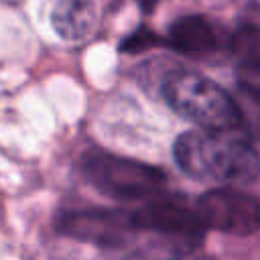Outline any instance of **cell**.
<instances>
[{"label": "cell", "mask_w": 260, "mask_h": 260, "mask_svg": "<svg viewBox=\"0 0 260 260\" xmlns=\"http://www.w3.org/2000/svg\"><path fill=\"white\" fill-rule=\"evenodd\" d=\"M236 104L240 110L242 130L260 140V102L240 91V100H236Z\"/></svg>", "instance_id": "10"}, {"label": "cell", "mask_w": 260, "mask_h": 260, "mask_svg": "<svg viewBox=\"0 0 260 260\" xmlns=\"http://www.w3.org/2000/svg\"><path fill=\"white\" fill-rule=\"evenodd\" d=\"M193 205L205 230L230 236H252L260 232V201L240 189H209Z\"/></svg>", "instance_id": "5"}, {"label": "cell", "mask_w": 260, "mask_h": 260, "mask_svg": "<svg viewBox=\"0 0 260 260\" xmlns=\"http://www.w3.org/2000/svg\"><path fill=\"white\" fill-rule=\"evenodd\" d=\"M165 102L183 118L207 130H242L240 110L221 85L209 77L175 69L162 77Z\"/></svg>", "instance_id": "2"}, {"label": "cell", "mask_w": 260, "mask_h": 260, "mask_svg": "<svg viewBox=\"0 0 260 260\" xmlns=\"http://www.w3.org/2000/svg\"><path fill=\"white\" fill-rule=\"evenodd\" d=\"M236 77L240 91L260 102V63H240Z\"/></svg>", "instance_id": "11"}, {"label": "cell", "mask_w": 260, "mask_h": 260, "mask_svg": "<svg viewBox=\"0 0 260 260\" xmlns=\"http://www.w3.org/2000/svg\"><path fill=\"white\" fill-rule=\"evenodd\" d=\"M230 47L240 63H260V8L242 16L240 26L230 37Z\"/></svg>", "instance_id": "9"}, {"label": "cell", "mask_w": 260, "mask_h": 260, "mask_svg": "<svg viewBox=\"0 0 260 260\" xmlns=\"http://www.w3.org/2000/svg\"><path fill=\"white\" fill-rule=\"evenodd\" d=\"M179 169L205 183L244 185L260 173V156L244 130H189L175 140Z\"/></svg>", "instance_id": "1"}, {"label": "cell", "mask_w": 260, "mask_h": 260, "mask_svg": "<svg viewBox=\"0 0 260 260\" xmlns=\"http://www.w3.org/2000/svg\"><path fill=\"white\" fill-rule=\"evenodd\" d=\"M169 45L189 55H209L219 51L221 45H230L223 30L205 16H181L169 28Z\"/></svg>", "instance_id": "7"}, {"label": "cell", "mask_w": 260, "mask_h": 260, "mask_svg": "<svg viewBox=\"0 0 260 260\" xmlns=\"http://www.w3.org/2000/svg\"><path fill=\"white\" fill-rule=\"evenodd\" d=\"M57 230L73 240L102 248H122L138 234L132 211L108 207L67 209L57 217Z\"/></svg>", "instance_id": "4"}, {"label": "cell", "mask_w": 260, "mask_h": 260, "mask_svg": "<svg viewBox=\"0 0 260 260\" xmlns=\"http://www.w3.org/2000/svg\"><path fill=\"white\" fill-rule=\"evenodd\" d=\"M158 0H140V6H142V10H146V12H150L152 8H154V4H156Z\"/></svg>", "instance_id": "14"}, {"label": "cell", "mask_w": 260, "mask_h": 260, "mask_svg": "<svg viewBox=\"0 0 260 260\" xmlns=\"http://www.w3.org/2000/svg\"><path fill=\"white\" fill-rule=\"evenodd\" d=\"M81 173L100 193L120 201L156 197L167 183L158 167L104 150L87 152L81 160Z\"/></svg>", "instance_id": "3"}, {"label": "cell", "mask_w": 260, "mask_h": 260, "mask_svg": "<svg viewBox=\"0 0 260 260\" xmlns=\"http://www.w3.org/2000/svg\"><path fill=\"white\" fill-rule=\"evenodd\" d=\"M152 43H160V39H156L150 30H140V32H134L132 37H128L124 43H122V49L124 51H142L146 47H150Z\"/></svg>", "instance_id": "12"}, {"label": "cell", "mask_w": 260, "mask_h": 260, "mask_svg": "<svg viewBox=\"0 0 260 260\" xmlns=\"http://www.w3.org/2000/svg\"><path fill=\"white\" fill-rule=\"evenodd\" d=\"M171 260H215V258H211V256H207V254H201V252H191V250H187V252H179V254L173 256Z\"/></svg>", "instance_id": "13"}, {"label": "cell", "mask_w": 260, "mask_h": 260, "mask_svg": "<svg viewBox=\"0 0 260 260\" xmlns=\"http://www.w3.org/2000/svg\"><path fill=\"white\" fill-rule=\"evenodd\" d=\"M138 232H150L179 246L193 248L203 240L205 225L201 223L195 205L175 197H150L148 203L132 211Z\"/></svg>", "instance_id": "6"}, {"label": "cell", "mask_w": 260, "mask_h": 260, "mask_svg": "<svg viewBox=\"0 0 260 260\" xmlns=\"http://www.w3.org/2000/svg\"><path fill=\"white\" fill-rule=\"evenodd\" d=\"M98 24V8L91 0H59L51 12V26L59 39L77 43L87 39Z\"/></svg>", "instance_id": "8"}]
</instances>
